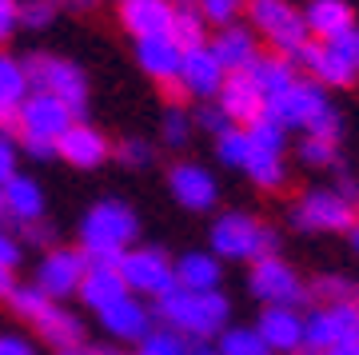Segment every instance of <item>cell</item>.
I'll use <instances>...</instances> for the list:
<instances>
[{"mask_svg":"<svg viewBox=\"0 0 359 355\" xmlns=\"http://www.w3.org/2000/svg\"><path fill=\"white\" fill-rule=\"evenodd\" d=\"M136 236H140V220L124 200L92 203L80 220V252L88 267H120Z\"/></svg>","mask_w":359,"mask_h":355,"instance_id":"obj_1","label":"cell"},{"mask_svg":"<svg viewBox=\"0 0 359 355\" xmlns=\"http://www.w3.org/2000/svg\"><path fill=\"white\" fill-rule=\"evenodd\" d=\"M156 316L164 319V328H172L184 340H212L228 328L231 304L224 292H172L164 300H156Z\"/></svg>","mask_w":359,"mask_h":355,"instance_id":"obj_2","label":"cell"},{"mask_svg":"<svg viewBox=\"0 0 359 355\" xmlns=\"http://www.w3.org/2000/svg\"><path fill=\"white\" fill-rule=\"evenodd\" d=\"M212 255L216 260H268V255H280V236L259 224L256 216H244V212H224L212 224Z\"/></svg>","mask_w":359,"mask_h":355,"instance_id":"obj_3","label":"cell"},{"mask_svg":"<svg viewBox=\"0 0 359 355\" xmlns=\"http://www.w3.org/2000/svg\"><path fill=\"white\" fill-rule=\"evenodd\" d=\"M25 72H28V88L32 92L56 96L68 112L76 116V120L84 116V104H88V80H84V72H80L72 60L36 52V56H28L25 60Z\"/></svg>","mask_w":359,"mask_h":355,"instance_id":"obj_4","label":"cell"},{"mask_svg":"<svg viewBox=\"0 0 359 355\" xmlns=\"http://www.w3.org/2000/svg\"><path fill=\"white\" fill-rule=\"evenodd\" d=\"M120 276H124L132 295L164 300L176 292V260L164 248H128L120 260Z\"/></svg>","mask_w":359,"mask_h":355,"instance_id":"obj_5","label":"cell"},{"mask_svg":"<svg viewBox=\"0 0 359 355\" xmlns=\"http://www.w3.org/2000/svg\"><path fill=\"white\" fill-rule=\"evenodd\" d=\"M248 16H252V28L259 36H268L271 48L287 56V60L311 40L304 13H295L287 0H248Z\"/></svg>","mask_w":359,"mask_h":355,"instance_id":"obj_6","label":"cell"},{"mask_svg":"<svg viewBox=\"0 0 359 355\" xmlns=\"http://www.w3.org/2000/svg\"><path fill=\"white\" fill-rule=\"evenodd\" d=\"M339 343H359V300L335 307H311L304 316V351L327 355Z\"/></svg>","mask_w":359,"mask_h":355,"instance_id":"obj_7","label":"cell"},{"mask_svg":"<svg viewBox=\"0 0 359 355\" xmlns=\"http://www.w3.org/2000/svg\"><path fill=\"white\" fill-rule=\"evenodd\" d=\"M292 64H304L320 88H351L355 76H359L355 60H351V36L327 40V44L308 40V44L292 56Z\"/></svg>","mask_w":359,"mask_h":355,"instance_id":"obj_8","label":"cell"},{"mask_svg":"<svg viewBox=\"0 0 359 355\" xmlns=\"http://www.w3.org/2000/svg\"><path fill=\"white\" fill-rule=\"evenodd\" d=\"M359 208L344 200L335 188H316L308 196H299L292 208V228L299 232H351L355 228Z\"/></svg>","mask_w":359,"mask_h":355,"instance_id":"obj_9","label":"cell"},{"mask_svg":"<svg viewBox=\"0 0 359 355\" xmlns=\"http://www.w3.org/2000/svg\"><path fill=\"white\" fill-rule=\"evenodd\" d=\"M248 288L264 307H295L308 300V288L287 260L280 255H268V260H256L252 264V276H248Z\"/></svg>","mask_w":359,"mask_h":355,"instance_id":"obj_10","label":"cell"},{"mask_svg":"<svg viewBox=\"0 0 359 355\" xmlns=\"http://www.w3.org/2000/svg\"><path fill=\"white\" fill-rule=\"evenodd\" d=\"M327 108H332V100H327V92H323L316 80H295L283 96L268 100L264 112H268L276 124H283V128H304V132H308Z\"/></svg>","mask_w":359,"mask_h":355,"instance_id":"obj_11","label":"cell"},{"mask_svg":"<svg viewBox=\"0 0 359 355\" xmlns=\"http://www.w3.org/2000/svg\"><path fill=\"white\" fill-rule=\"evenodd\" d=\"M72 124H76V116L56 96H44V92H28V100L20 104V116H16L20 140H44V144H56Z\"/></svg>","mask_w":359,"mask_h":355,"instance_id":"obj_12","label":"cell"},{"mask_svg":"<svg viewBox=\"0 0 359 355\" xmlns=\"http://www.w3.org/2000/svg\"><path fill=\"white\" fill-rule=\"evenodd\" d=\"M84 276H88V260L80 248H52L36 267V288L48 300H65L80 292Z\"/></svg>","mask_w":359,"mask_h":355,"instance_id":"obj_13","label":"cell"},{"mask_svg":"<svg viewBox=\"0 0 359 355\" xmlns=\"http://www.w3.org/2000/svg\"><path fill=\"white\" fill-rule=\"evenodd\" d=\"M168 188H172L180 208H188V212H208L219 200V184L204 164H176L168 172Z\"/></svg>","mask_w":359,"mask_h":355,"instance_id":"obj_14","label":"cell"},{"mask_svg":"<svg viewBox=\"0 0 359 355\" xmlns=\"http://www.w3.org/2000/svg\"><path fill=\"white\" fill-rule=\"evenodd\" d=\"M56 156H60V160H68L72 168L92 172V168H100L104 160L112 156V144H108V136H104L100 128H92V124H84V120H76L65 136L56 140Z\"/></svg>","mask_w":359,"mask_h":355,"instance_id":"obj_15","label":"cell"},{"mask_svg":"<svg viewBox=\"0 0 359 355\" xmlns=\"http://www.w3.org/2000/svg\"><path fill=\"white\" fill-rule=\"evenodd\" d=\"M256 331L259 340L268 343L271 355L304 351V316H299V307H264Z\"/></svg>","mask_w":359,"mask_h":355,"instance_id":"obj_16","label":"cell"},{"mask_svg":"<svg viewBox=\"0 0 359 355\" xmlns=\"http://www.w3.org/2000/svg\"><path fill=\"white\" fill-rule=\"evenodd\" d=\"M28 92L32 88H28L25 60L0 52V136H20L16 116H20V104L28 100Z\"/></svg>","mask_w":359,"mask_h":355,"instance_id":"obj_17","label":"cell"},{"mask_svg":"<svg viewBox=\"0 0 359 355\" xmlns=\"http://www.w3.org/2000/svg\"><path fill=\"white\" fill-rule=\"evenodd\" d=\"M216 104L224 108V116H228L236 128H248L252 120H259V116H264V108H268L264 92L252 84V76H248V72H236V76L224 80V88H219Z\"/></svg>","mask_w":359,"mask_h":355,"instance_id":"obj_18","label":"cell"},{"mask_svg":"<svg viewBox=\"0 0 359 355\" xmlns=\"http://www.w3.org/2000/svg\"><path fill=\"white\" fill-rule=\"evenodd\" d=\"M224 80L228 72L219 68V60L212 56V48H192L184 52V60H180V84L188 88V96H204V100H216L219 88H224Z\"/></svg>","mask_w":359,"mask_h":355,"instance_id":"obj_19","label":"cell"},{"mask_svg":"<svg viewBox=\"0 0 359 355\" xmlns=\"http://www.w3.org/2000/svg\"><path fill=\"white\" fill-rule=\"evenodd\" d=\"M176 4L172 0H120V20L136 40L148 36H168L172 32Z\"/></svg>","mask_w":359,"mask_h":355,"instance_id":"obj_20","label":"cell"},{"mask_svg":"<svg viewBox=\"0 0 359 355\" xmlns=\"http://www.w3.org/2000/svg\"><path fill=\"white\" fill-rule=\"evenodd\" d=\"M304 25H308V36L327 44V40H344L355 32V16H351V4L347 0H311L304 8Z\"/></svg>","mask_w":359,"mask_h":355,"instance_id":"obj_21","label":"cell"},{"mask_svg":"<svg viewBox=\"0 0 359 355\" xmlns=\"http://www.w3.org/2000/svg\"><path fill=\"white\" fill-rule=\"evenodd\" d=\"M28 323H32L40 340L52 343L56 351H65V347H80V343H84V323H80V316H72V312H68L65 304H56V300H48L36 316L28 319Z\"/></svg>","mask_w":359,"mask_h":355,"instance_id":"obj_22","label":"cell"},{"mask_svg":"<svg viewBox=\"0 0 359 355\" xmlns=\"http://www.w3.org/2000/svg\"><path fill=\"white\" fill-rule=\"evenodd\" d=\"M208 48H212V56L219 60V68H224L228 76H236V72H248V68L256 64V56H259L256 32H248V28H240V25L219 28Z\"/></svg>","mask_w":359,"mask_h":355,"instance_id":"obj_23","label":"cell"},{"mask_svg":"<svg viewBox=\"0 0 359 355\" xmlns=\"http://www.w3.org/2000/svg\"><path fill=\"white\" fill-rule=\"evenodd\" d=\"M100 323L116 343H140L144 335L152 331V312H148L136 295H128V300L112 304L108 312H100Z\"/></svg>","mask_w":359,"mask_h":355,"instance_id":"obj_24","label":"cell"},{"mask_svg":"<svg viewBox=\"0 0 359 355\" xmlns=\"http://www.w3.org/2000/svg\"><path fill=\"white\" fill-rule=\"evenodd\" d=\"M136 60L152 80L168 84V80H180V60H184V48H180L172 36H148L136 40Z\"/></svg>","mask_w":359,"mask_h":355,"instance_id":"obj_25","label":"cell"},{"mask_svg":"<svg viewBox=\"0 0 359 355\" xmlns=\"http://www.w3.org/2000/svg\"><path fill=\"white\" fill-rule=\"evenodd\" d=\"M80 300H84V307H92L96 316L100 312H108L112 304H120V300H128V283H124V276H120V267H88V276H84V283H80Z\"/></svg>","mask_w":359,"mask_h":355,"instance_id":"obj_26","label":"cell"},{"mask_svg":"<svg viewBox=\"0 0 359 355\" xmlns=\"http://www.w3.org/2000/svg\"><path fill=\"white\" fill-rule=\"evenodd\" d=\"M224 267L212 252H184L176 260V288L180 292H219Z\"/></svg>","mask_w":359,"mask_h":355,"instance_id":"obj_27","label":"cell"},{"mask_svg":"<svg viewBox=\"0 0 359 355\" xmlns=\"http://www.w3.org/2000/svg\"><path fill=\"white\" fill-rule=\"evenodd\" d=\"M4 208H8V220L16 228L36 224V220H44V192L32 176H13L4 184Z\"/></svg>","mask_w":359,"mask_h":355,"instance_id":"obj_28","label":"cell"},{"mask_svg":"<svg viewBox=\"0 0 359 355\" xmlns=\"http://www.w3.org/2000/svg\"><path fill=\"white\" fill-rule=\"evenodd\" d=\"M248 76H252V84L264 92V100L283 96V92L299 80V76H295V64L287 60V56H280V52H271V56H256V64L248 68Z\"/></svg>","mask_w":359,"mask_h":355,"instance_id":"obj_29","label":"cell"},{"mask_svg":"<svg viewBox=\"0 0 359 355\" xmlns=\"http://www.w3.org/2000/svg\"><path fill=\"white\" fill-rule=\"evenodd\" d=\"M168 36L176 40L184 52L204 48V44H208V20L200 16L196 4H180L176 16H172V32H168Z\"/></svg>","mask_w":359,"mask_h":355,"instance_id":"obj_30","label":"cell"},{"mask_svg":"<svg viewBox=\"0 0 359 355\" xmlns=\"http://www.w3.org/2000/svg\"><path fill=\"white\" fill-rule=\"evenodd\" d=\"M308 300L311 304H320V307H335V304H351L355 300V283L344 276H316L308 283Z\"/></svg>","mask_w":359,"mask_h":355,"instance_id":"obj_31","label":"cell"},{"mask_svg":"<svg viewBox=\"0 0 359 355\" xmlns=\"http://www.w3.org/2000/svg\"><path fill=\"white\" fill-rule=\"evenodd\" d=\"M248 180L256 184V188H280L283 180H287V172H283V156L276 152H259V148H252V156H248V164H244Z\"/></svg>","mask_w":359,"mask_h":355,"instance_id":"obj_32","label":"cell"},{"mask_svg":"<svg viewBox=\"0 0 359 355\" xmlns=\"http://www.w3.org/2000/svg\"><path fill=\"white\" fill-rule=\"evenodd\" d=\"M219 355H271L268 343L259 340L256 328H224L216 343Z\"/></svg>","mask_w":359,"mask_h":355,"instance_id":"obj_33","label":"cell"},{"mask_svg":"<svg viewBox=\"0 0 359 355\" xmlns=\"http://www.w3.org/2000/svg\"><path fill=\"white\" fill-rule=\"evenodd\" d=\"M248 132V140H252V148H259V152H276V156H283V144H287V128L283 124H276L268 112L259 116V120H252V124L244 128Z\"/></svg>","mask_w":359,"mask_h":355,"instance_id":"obj_34","label":"cell"},{"mask_svg":"<svg viewBox=\"0 0 359 355\" xmlns=\"http://www.w3.org/2000/svg\"><path fill=\"white\" fill-rule=\"evenodd\" d=\"M136 355H192V347H188V340L176 335L172 328H152L140 343H136Z\"/></svg>","mask_w":359,"mask_h":355,"instance_id":"obj_35","label":"cell"},{"mask_svg":"<svg viewBox=\"0 0 359 355\" xmlns=\"http://www.w3.org/2000/svg\"><path fill=\"white\" fill-rule=\"evenodd\" d=\"M216 156L228 168H244L248 156H252V140H248L244 128H228L224 136H216Z\"/></svg>","mask_w":359,"mask_h":355,"instance_id":"obj_36","label":"cell"},{"mask_svg":"<svg viewBox=\"0 0 359 355\" xmlns=\"http://www.w3.org/2000/svg\"><path fill=\"white\" fill-rule=\"evenodd\" d=\"M196 8H200V16L208 25L228 28V25H236V16L244 13V0H196Z\"/></svg>","mask_w":359,"mask_h":355,"instance_id":"obj_37","label":"cell"},{"mask_svg":"<svg viewBox=\"0 0 359 355\" xmlns=\"http://www.w3.org/2000/svg\"><path fill=\"white\" fill-rule=\"evenodd\" d=\"M60 13V0H20V25L25 28H48Z\"/></svg>","mask_w":359,"mask_h":355,"instance_id":"obj_38","label":"cell"},{"mask_svg":"<svg viewBox=\"0 0 359 355\" xmlns=\"http://www.w3.org/2000/svg\"><path fill=\"white\" fill-rule=\"evenodd\" d=\"M299 160L308 168H332L335 164V144L320 136H304L299 140Z\"/></svg>","mask_w":359,"mask_h":355,"instance_id":"obj_39","label":"cell"},{"mask_svg":"<svg viewBox=\"0 0 359 355\" xmlns=\"http://www.w3.org/2000/svg\"><path fill=\"white\" fill-rule=\"evenodd\" d=\"M116 160L124 168H148L152 164V144L140 136H128V140H120L116 144Z\"/></svg>","mask_w":359,"mask_h":355,"instance_id":"obj_40","label":"cell"},{"mask_svg":"<svg viewBox=\"0 0 359 355\" xmlns=\"http://www.w3.org/2000/svg\"><path fill=\"white\" fill-rule=\"evenodd\" d=\"M188 136H192V116L184 112V108H168V112H164V144L184 148Z\"/></svg>","mask_w":359,"mask_h":355,"instance_id":"obj_41","label":"cell"},{"mask_svg":"<svg viewBox=\"0 0 359 355\" xmlns=\"http://www.w3.org/2000/svg\"><path fill=\"white\" fill-rule=\"evenodd\" d=\"M196 124L204 128V132H212V136H224L228 128H236L228 116H224V108H219V104H204V108L196 112Z\"/></svg>","mask_w":359,"mask_h":355,"instance_id":"obj_42","label":"cell"},{"mask_svg":"<svg viewBox=\"0 0 359 355\" xmlns=\"http://www.w3.org/2000/svg\"><path fill=\"white\" fill-rule=\"evenodd\" d=\"M0 355H36V343L16 331H0Z\"/></svg>","mask_w":359,"mask_h":355,"instance_id":"obj_43","label":"cell"},{"mask_svg":"<svg viewBox=\"0 0 359 355\" xmlns=\"http://www.w3.org/2000/svg\"><path fill=\"white\" fill-rule=\"evenodd\" d=\"M20 25V0H0V44L16 32Z\"/></svg>","mask_w":359,"mask_h":355,"instance_id":"obj_44","label":"cell"},{"mask_svg":"<svg viewBox=\"0 0 359 355\" xmlns=\"http://www.w3.org/2000/svg\"><path fill=\"white\" fill-rule=\"evenodd\" d=\"M16 176V144L13 136H0V184H8Z\"/></svg>","mask_w":359,"mask_h":355,"instance_id":"obj_45","label":"cell"},{"mask_svg":"<svg viewBox=\"0 0 359 355\" xmlns=\"http://www.w3.org/2000/svg\"><path fill=\"white\" fill-rule=\"evenodd\" d=\"M0 267H4V272H16V267H20V243H16L4 228H0Z\"/></svg>","mask_w":359,"mask_h":355,"instance_id":"obj_46","label":"cell"},{"mask_svg":"<svg viewBox=\"0 0 359 355\" xmlns=\"http://www.w3.org/2000/svg\"><path fill=\"white\" fill-rule=\"evenodd\" d=\"M20 240H28V243H52V240H56V232H52L44 220H36V224H25V228H20Z\"/></svg>","mask_w":359,"mask_h":355,"instance_id":"obj_47","label":"cell"},{"mask_svg":"<svg viewBox=\"0 0 359 355\" xmlns=\"http://www.w3.org/2000/svg\"><path fill=\"white\" fill-rule=\"evenodd\" d=\"M20 148H25L32 160H52V156H56V144H44V140H20Z\"/></svg>","mask_w":359,"mask_h":355,"instance_id":"obj_48","label":"cell"},{"mask_svg":"<svg viewBox=\"0 0 359 355\" xmlns=\"http://www.w3.org/2000/svg\"><path fill=\"white\" fill-rule=\"evenodd\" d=\"M16 288H20V283H16V272H4V267H0V300H13Z\"/></svg>","mask_w":359,"mask_h":355,"instance_id":"obj_49","label":"cell"},{"mask_svg":"<svg viewBox=\"0 0 359 355\" xmlns=\"http://www.w3.org/2000/svg\"><path fill=\"white\" fill-rule=\"evenodd\" d=\"M327 355H359V343H339V347H332Z\"/></svg>","mask_w":359,"mask_h":355,"instance_id":"obj_50","label":"cell"},{"mask_svg":"<svg viewBox=\"0 0 359 355\" xmlns=\"http://www.w3.org/2000/svg\"><path fill=\"white\" fill-rule=\"evenodd\" d=\"M60 4H68V8H76V13H84V8H92L96 0H60Z\"/></svg>","mask_w":359,"mask_h":355,"instance_id":"obj_51","label":"cell"},{"mask_svg":"<svg viewBox=\"0 0 359 355\" xmlns=\"http://www.w3.org/2000/svg\"><path fill=\"white\" fill-rule=\"evenodd\" d=\"M56 355H96V351H92V347H84V343H80V347H65V351H56Z\"/></svg>","mask_w":359,"mask_h":355,"instance_id":"obj_52","label":"cell"},{"mask_svg":"<svg viewBox=\"0 0 359 355\" xmlns=\"http://www.w3.org/2000/svg\"><path fill=\"white\" fill-rule=\"evenodd\" d=\"M351 60H355V68H359V28L351 32Z\"/></svg>","mask_w":359,"mask_h":355,"instance_id":"obj_53","label":"cell"},{"mask_svg":"<svg viewBox=\"0 0 359 355\" xmlns=\"http://www.w3.org/2000/svg\"><path fill=\"white\" fill-rule=\"evenodd\" d=\"M8 220V208H4V184H0V224Z\"/></svg>","mask_w":359,"mask_h":355,"instance_id":"obj_54","label":"cell"},{"mask_svg":"<svg viewBox=\"0 0 359 355\" xmlns=\"http://www.w3.org/2000/svg\"><path fill=\"white\" fill-rule=\"evenodd\" d=\"M192 355H219L216 347H204V343H200V347H192Z\"/></svg>","mask_w":359,"mask_h":355,"instance_id":"obj_55","label":"cell"},{"mask_svg":"<svg viewBox=\"0 0 359 355\" xmlns=\"http://www.w3.org/2000/svg\"><path fill=\"white\" fill-rule=\"evenodd\" d=\"M351 243H355V252H359V216H355V228H351Z\"/></svg>","mask_w":359,"mask_h":355,"instance_id":"obj_56","label":"cell"},{"mask_svg":"<svg viewBox=\"0 0 359 355\" xmlns=\"http://www.w3.org/2000/svg\"><path fill=\"white\" fill-rule=\"evenodd\" d=\"M304 355H311V351H304Z\"/></svg>","mask_w":359,"mask_h":355,"instance_id":"obj_57","label":"cell"}]
</instances>
